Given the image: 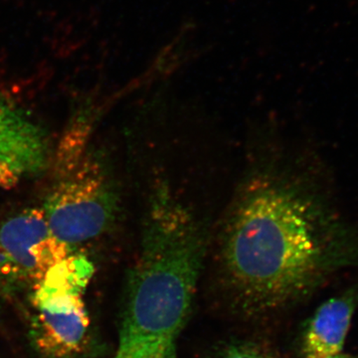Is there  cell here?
Masks as SVG:
<instances>
[{"instance_id": "6da1fadb", "label": "cell", "mask_w": 358, "mask_h": 358, "mask_svg": "<svg viewBox=\"0 0 358 358\" xmlns=\"http://www.w3.org/2000/svg\"><path fill=\"white\" fill-rule=\"evenodd\" d=\"M343 253L324 200L278 164L257 167L240 183L219 235L224 289L237 312L255 319L305 298Z\"/></svg>"}, {"instance_id": "7a4b0ae2", "label": "cell", "mask_w": 358, "mask_h": 358, "mask_svg": "<svg viewBox=\"0 0 358 358\" xmlns=\"http://www.w3.org/2000/svg\"><path fill=\"white\" fill-rule=\"evenodd\" d=\"M143 223L112 358H178L179 338L192 315L206 258L208 231L166 180L152 186Z\"/></svg>"}, {"instance_id": "3957f363", "label": "cell", "mask_w": 358, "mask_h": 358, "mask_svg": "<svg viewBox=\"0 0 358 358\" xmlns=\"http://www.w3.org/2000/svg\"><path fill=\"white\" fill-rule=\"evenodd\" d=\"M93 273L86 258L68 256L37 282L35 341L49 357H72L81 348L90 324L83 296Z\"/></svg>"}, {"instance_id": "277c9868", "label": "cell", "mask_w": 358, "mask_h": 358, "mask_svg": "<svg viewBox=\"0 0 358 358\" xmlns=\"http://www.w3.org/2000/svg\"><path fill=\"white\" fill-rule=\"evenodd\" d=\"M117 209V193L105 169L86 159L63 176L44 212L54 236L70 246L102 235Z\"/></svg>"}, {"instance_id": "5b68a950", "label": "cell", "mask_w": 358, "mask_h": 358, "mask_svg": "<svg viewBox=\"0 0 358 358\" xmlns=\"http://www.w3.org/2000/svg\"><path fill=\"white\" fill-rule=\"evenodd\" d=\"M0 249L18 277L37 282L69 256V246L54 236L44 209H26L0 227Z\"/></svg>"}, {"instance_id": "8992f818", "label": "cell", "mask_w": 358, "mask_h": 358, "mask_svg": "<svg viewBox=\"0 0 358 358\" xmlns=\"http://www.w3.org/2000/svg\"><path fill=\"white\" fill-rule=\"evenodd\" d=\"M43 131L10 105L0 102V164L20 178L38 173L46 164L48 145Z\"/></svg>"}, {"instance_id": "52a82bcc", "label": "cell", "mask_w": 358, "mask_h": 358, "mask_svg": "<svg viewBox=\"0 0 358 358\" xmlns=\"http://www.w3.org/2000/svg\"><path fill=\"white\" fill-rule=\"evenodd\" d=\"M357 303V294L352 293L324 301L301 334V357L329 358L341 353Z\"/></svg>"}, {"instance_id": "ba28073f", "label": "cell", "mask_w": 358, "mask_h": 358, "mask_svg": "<svg viewBox=\"0 0 358 358\" xmlns=\"http://www.w3.org/2000/svg\"><path fill=\"white\" fill-rule=\"evenodd\" d=\"M216 358H281L270 346L253 341H231L221 348Z\"/></svg>"}, {"instance_id": "9c48e42d", "label": "cell", "mask_w": 358, "mask_h": 358, "mask_svg": "<svg viewBox=\"0 0 358 358\" xmlns=\"http://www.w3.org/2000/svg\"><path fill=\"white\" fill-rule=\"evenodd\" d=\"M329 358H355L350 355H345V353H339L338 355H334V357H329Z\"/></svg>"}]
</instances>
